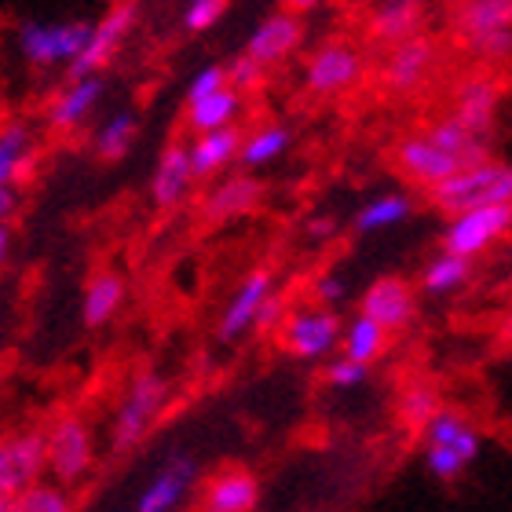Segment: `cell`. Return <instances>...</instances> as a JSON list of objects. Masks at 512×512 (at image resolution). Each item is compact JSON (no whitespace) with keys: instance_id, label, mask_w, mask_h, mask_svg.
Segmentation results:
<instances>
[{"instance_id":"d4e9b609","label":"cell","mask_w":512,"mask_h":512,"mask_svg":"<svg viewBox=\"0 0 512 512\" xmlns=\"http://www.w3.org/2000/svg\"><path fill=\"white\" fill-rule=\"evenodd\" d=\"M454 26H458V41L512 30V0H469L454 8Z\"/></svg>"},{"instance_id":"83f0119b","label":"cell","mask_w":512,"mask_h":512,"mask_svg":"<svg viewBox=\"0 0 512 512\" xmlns=\"http://www.w3.org/2000/svg\"><path fill=\"white\" fill-rule=\"evenodd\" d=\"M399 421H403L410 432H425L428 421L443 410V395H439V388L432 381H410L399 392Z\"/></svg>"},{"instance_id":"74e56055","label":"cell","mask_w":512,"mask_h":512,"mask_svg":"<svg viewBox=\"0 0 512 512\" xmlns=\"http://www.w3.org/2000/svg\"><path fill=\"white\" fill-rule=\"evenodd\" d=\"M227 88V70L224 66H205V70H198L191 81V88H187V107L191 103H202V99L216 96V92H224Z\"/></svg>"},{"instance_id":"d6986e66","label":"cell","mask_w":512,"mask_h":512,"mask_svg":"<svg viewBox=\"0 0 512 512\" xmlns=\"http://www.w3.org/2000/svg\"><path fill=\"white\" fill-rule=\"evenodd\" d=\"M264 202V183L256 176H227L216 187H209L202 198V216L209 224H227L238 216H249L256 205Z\"/></svg>"},{"instance_id":"4dcf8cb0","label":"cell","mask_w":512,"mask_h":512,"mask_svg":"<svg viewBox=\"0 0 512 512\" xmlns=\"http://www.w3.org/2000/svg\"><path fill=\"white\" fill-rule=\"evenodd\" d=\"M293 143V132L286 125H260L256 132H249L242 139V150H238V161L246 169H264L271 161H278Z\"/></svg>"},{"instance_id":"ba28073f","label":"cell","mask_w":512,"mask_h":512,"mask_svg":"<svg viewBox=\"0 0 512 512\" xmlns=\"http://www.w3.org/2000/svg\"><path fill=\"white\" fill-rule=\"evenodd\" d=\"M502 96H505V88L494 74H469L454 85V92H450V107L443 110V114H450L461 128H469L472 136L494 139Z\"/></svg>"},{"instance_id":"52a82bcc","label":"cell","mask_w":512,"mask_h":512,"mask_svg":"<svg viewBox=\"0 0 512 512\" xmlns=\"http://www.w3.org/2000/svg\"><path fill=\"white\" fill-rule=\"evenodd\" d=\"M44 472H48L44 432L22 428L0 439V498L4 502H19L22 494L41 483Z\"/></svg>"},{"instance_id":"5b68a950","label":"cell","mask_w":512,"mask_h":512,"mask_svg":"<svg viewBox=\"0 0 512 512\" xmlns=\"http://www.w3.org/2000/svg\"><path fill=\"white\" fill-rule=\"evenodd\" d=\"M341 319L337 311L319 308V304H300V308H289L286 322L278 326V344L282 352H289L293 359H308V363H319L341 344Z\"/></svg>"},{"instance_id":"ab89813d","label":"cell","mask_w":512,"mask_h":512,"mask_svg":"<svg viewBox=\"0 0 512 512\" xmlns=\"http://www.w3.org/2000/svg\"><path fill=\"white\" fill-rule=\"evenodd\" d=\"M311 293H315V300H319V308L333 311V304H341V300L348 297V282H344L337 271H319L315 282H311Z\"/></svg>"},{"instance_id":"e575fe53","label":"cell","mask_w":512,"mask_h":512,"mask_svg":"<svg viewBox=\"0 0 512 512\" xmlns=\"http://www.w3.org/2000/svg\"><path fill=\"white\" fill-rule=\"evenodd\" d=\"M458 44L469 48V52L487 66H502L512 59V30L483 33V37H472V41H458Z\"/></svg>"},{"instance_id":"7bdbcfd3","label":"cell","mask_w":512,"mask_h":512,"mask_svg":"<svg viewBox=\"0 0 512 512\" xmlns=\"http://www.w3.org/2000/svg\"><path fill=\"white\" fill-rule=\"evenodd\" d=\"M8 249H11V231L8 227H0V267H4V260H8Z\"/></svg>"},{"instance_id":"30bf717a","label":"cell","mask_w":512,"mask_h":512,"mask_svg":"<svg viewBox=\"0 0 512 512\" xmlns=\"http://www.w3.org/2000/svg\"><path fill=\"white\" fill-rule=\"evenodd\" d=\"M436 66H439V44L432 37H425V33H417L410 41L388 48L381 66V81L388 92L410 96V92H417V88H425L432 81Z\"/></svg>"},{"instance_id":"7a4b0ae2","label":"cell","mask_w":512,"mask_h":512,"mask_svg":"<svg viewBox=\"0 0 512 512\" xmlns=\"http://www.w3.org/2000/svg\"><path fill=\"white\" fill-rule=\"evenodd\" d=\"M169 403V381L158 370H139L125 388V399L118 403L114 425H110V447L114 454L136 450L150 436V428L158 425L161 410Z\"/></svg>"},{"instance_id":"6da1fadb","label":"cell","mask_w":512,"mask_h":512,"mask_svg":"<svg viewBox=\"0 0 512 512\" xmlns=\"http://www.w3.org/2000/svg\"><path fill=\"white\" fill-rule=\"evenodd\" d=\"M428 205L443 216H461L472 209H512V165L480 161L428 191Z\"/></svg>"},{"instance_id":"9c48e42d","label":"cell","mask_w":512,"mask_h":512,"mask_svg":"<svg viewBox=\"0 0 512 512\" xmlns=\"http://www.w3.org/2000/svg\"><path fill=\"white\" fill-rule=\"evenodd\" d=\"M359 315L381 326L388 337L403 333L417 319V289L403 275H381L363 289L359 297Z\"/></svg>"},{"instance_id":"8992f818","label":"cell","mask_w":512,"mask_h":512,"mask_svg":"<svg viewBox=\"0 0 512 512\" xmlns=\"http://www.w3.org/2000/svg\"><path fill=\"white\" fill-rule=\"evenodd\" d=\"M92 22L70 19V22H41L26 19L15 33L22 59L30 66H70L88 44Z\"/></svg>"},{"instance_id":"4fadbf2b","label":"cell","mask_w":512,"mask_h":512,"mask_svg":"<svg viewBox=\"0 0 512 512\" xmlns=\"http://www.w3.org/2000/svg\"><path fill=\"white\" fill-rule=\"evenodd\" d=\"M395 169L428 194L432 187L447 183L450 176L465 172V165H461L454 154H447L443 147H436V143L417 128V132L399 139V147H395Z\"/></svg>"},{"instance_id":"4316f807","label":"cell","mask_w":512,"mask_h":512,"mask_svg":"<svg viewBox=\"0 0 512 512\" xmlns=\"http://www.w3.org/2000/svg\"><path fill=\"white\" fill-rule=\"evenodd\" d=\"M341 348H344L341 359L370 370L384 355V348H388V333H384L381 326H374L370 319H363V315H355L341 330Z\"/></svg>"},{"instance_id":"ee69618b","label":"cell","mask_w":512,"mask_h":512,"mask_svg":"<svg viewBox=\"0 0 512 512\" xmlns=\"http://www.w3.org/2000/svg\"><path fill=\"white\" fill-rule=\"evenodd\" d=\"M0 512H15V502H4V498H0Z\"/></svg>"},{"instance_id":"603a6c76","label":"cell","mask_w":512,"mask_h":512,"mask_svg":"<svg viewBox=\"0 0 512 512\" xmlns=\"http://www.w3.org/2000/svg\"><path fill=\"white\" fill-rule=\"evenodd\" d=\"M242 139H246V132H242L238 125L220 128V132H205V136H194L191 143H187L194 183L209 180V176H216V172H224L231 161H238Z\"/></svg>"},{"instance_id":"9a60e30c","label":"cell","mask_w":512,"mask_h":512,"mask_svg":"<svg viewBox=\"0 0 512 512\" xmlns=\"http://www.w3.org/2000/svg\"><path fill=\"white\" fill-rule=\"evenodd\" d=\"M275 293V275L267 271V267H256V271H249L246 278H242V286L231 293V300H227L224 315H220V322H216V337L224 344L238 341V337H246L249 330L256 326V315H260V308H264V300Z\"/></svg>"},{"instance_id":"cb8c5ba5","label":"cell","mask_w":512,"mask_h":512,"mask_svg":"<svg viewBox=\"0 0 512 512\" xmlns=\"http://www.w3.org/2000/svg\"><path fill=\"white\" fill-rule=\"evenodd\" d=\"M125 304V278L118 271H99L92 282L85 286V300H81V319L88 330L107 326Z\"/></svg>"},{"instance_id":"ac0fdd59","label":"cell","mask_w":512,"mask_h":512,"mask_svg":"<svg viewBox=\"0 0 512 512\" xmlns=\"http://www.w3.org/2000/svg\"><path fill=\"white\" fill-rule=\"evenodd\" d=\"M194 187V172H191V154H187V143L176 139L161 150L158 165L150 172V202L158 209H176V205L187 202V194Z\"/></svg>"},{"instance_id":"ffe728a7","label":"cell","mask_w":512,"mask_h":512,"mask_svg":"<svg viewBox=\"0 0 512 512\" xmlns=\"http://www.w3.org/2000/svg\"><path fill=\"white\" fill-rule=\"evenodd\" d=\"M421 439H425V450H447L461 465H472V461L480 458V443H483L469 417L461 414V410H450V406H443V410L428 421Z\"/></svg>"},{"instance_id":"8fae6325","label":"cell","mask_w":512,"mask_h":512,"mask_svg":"<svg viewBox=\"0 0 512 512\" xmlns=\"http://www.w3.org/2000/svg\"><path fill=\"white\" fill-rule=\"evenodd\" d=\"M509 231L512 209H472V213L450 216L447 227H443V253L476 260L483 249H491Z\"/></svg>"},{"instance_id":"3957f363","label":"cell","mask_w":512,"mask_h":512,"mask_svg":"<svg viewBox=\"0 0 512 512\" xmlns=\"http://www.w3.org/2000/svg\"><path fill=\"white\" fill-rule=\"evenodd\" d=\"M366 77V55L363 48L348 37H330L326 44H319L315 52L308 55L304 63V88L311 96H341V92H352L359 81Z\"/></svg>"},{"instance_id":"7402d4cb","label":"cell","mask_w":512,"mask_h":512,"mask_svg":"<svg viewBox=\"0 0 512 512\" xmlns=\"http://www.w3.org/2000/svg\"><path fill=\"white\" fill-rule=\"evenodd\" d=\"M99 99H103V77L66 81V88H59V96L48 103V125L55 132H74L77 125H85Z\"/></svg>"},{"instance_id":"277c9868","label":"cell","mask_w":512,"mask_h":512,"mask_svg":"<svg viewBox=\"0 0 512 512\" xmlns=\"http://www.w3.org/2000/svg\"><path fill=\"white\" fill-rule=\"evenodd\" d=\"M44 450H48V472L55 476V487H74L96 465V439L85 417L66 414L44 432Z\"/></svg>"},{"instance_id":"d590c367","label":"cell","mask_w":512,"mask_h":512,"mask_svg":"<svg viewBox=\"0 0 512 512\" xmlns=\"http://www.w3.org/2000/svg\"><path fill=\"white\" fill-rule=\"evenodd\" d=\"M224 70H227V88H231V92H238V96H249V92H256V88L264 85V77H267L264 66L253 63L246 52L235 55Z\"/></svg>"},{"instance_id":"f1b7e54d","label":"cell","mask_w":512,"mask_h":512,"mask_svg":"<svg viewBox=\"0 0 512 512\" xmlns=\"http://www.w3.org/2000/svg\"><path fill=\"white\" fill-rule=\"evenodd\" d=\"M414 213V202L406 194H377L374 202H366L359 213H355V231L359 235H374V231H388V227H399L410 220Z\"/></svg>"},{"instance_id":"f35d334b","label":"cell","mask_w":512,"mask_h":512,"mask_svg":"<svg viewBox=\"0 0 512 512\" xmlns=\"http://www.w3.org/2000/svg\"><path fill=\"white\" fill-rule=\"evenodd\" d=\"M366 377H370V370H366V366L348 363V359H333V363H326V384H330V388H337V392L363 388Z\"/></svg>"},{"instance_id":"d6a6232c","label":"cell","mask_w":512,"mask_h":512,"mask_svg":"<svg viewBox=\"0 0 512 512\" xmlns=\"http://www.w3.org/2000/svg\"><path fill=\"white\" fill-rule=\"evenodd\" d=\"M472 278V260H461V256H450L439 249L432 260L421 271V289L432 293V297H447L454 289H461Z\"/></svg>"},{"instance_id":"7c38bea8","label":"cell","mask_w":512,"mask_h":512,"mask_svg":"<svg viewBox=\"0 0 512 512\" xmlns=\"http://www.w3.org/2000/svg\"><path fill=\"white\" fill-rule=\"evenodd\" d=\"M136 26V4H118L110 8L99 22H92V33H88V44L81 48L74 63L66 66L70 81H81V77H99V70L118 55V48L125 44V37Z\"/></svg>"},{"instance_id":"5bb4252c","label":"cell","mask_w":512,"mask_h":512,"mask_svg":"<svg viewBox=\"0 0 512 512\" xmlns=\"http://www.w3.org/2000/svg\"><path fill=\"white\" fill-rule=\"evenodd\" d=\"M304 37H308L304 15H297V11H271V15H264V19L256 22V30L249 33L246 55L267 70V66L282 63V59H289V55L297 52L300 44H304Z\"/></svg>"},{"instance_id":"f546056e","label":"cell","mask_w":512,"mask_h":512,"mask_svg":"<svg viewBox=\"0 0 512 512\" xmlns=\"http://www.w3.org/2000/svg\"><path fill=\"white\" fill-rule=\"evenodd\" d=\"M33 136L22 121L0 128V194H15V180H19L22 165L30 158Z\"/></svg>"},{"instance_id":"836d02e7","label":"cell","mask_w":512,"mask_h":512,"mask_svg":"<svg viewBox=\"0 0 512 512\" xmlns=\"http://www.w3.org/2000/svg\"><path fill=\"white\" fill-rule=\"evenodd\" d=\"M15 512H74V502H70V494L63 487H55V483H37L33 491H26L15 502Z\"/></svg>"},{"instance_id":"8d00e7d4","label":"cell","mask_w":512,"mask_h":512,"mask_svg":"<svg viewBox=\"0 0 512 512\" xmlns=\"http://www.w3.org/2000/svg\"><path fill=\"white\" fill-rule=\"evenodd\" d=\"M224 11H227L224 0H191V4L183 8V30H191V33L213 30L216 22L224 19Z\"/></svg>"},{"instance_id":"484cf974","label":"cell","mask_w":512,"mask_h":512,"mask_svg":"<svg viewBox=\"0 0 512 512\" xmlns=\"http://www.w3.org/2000/svg\"><path fill=\"white\" fill-rule=\"evenodd\" d=\"M242 114V96L224 88L216 96L202 99V103H191L187 107V128L194 136H205V132H220V128H231Z\"/></svg>"},{"instance_id":"b9f144b4","label":"cell","mask_w":512,"mask_h":512,"mask_svg":"<svg viewBox=\"0 0 512 512\" xmlns=\"http://www.w3.org/2000/svg\"><path fill=\"white\" fill-rule=\"evenodd\" d=\"M308 235L311 238H319V242H326V238H333L337 235V220H333V216H311L308 220Z\"/></svg>"},{"instance_id":"1f68e13d","label":"cell","mask_w":512,"mask_h":512,"mask_svg":"<svg viewBox=\"0 0 512 512\" xmlns=\"http://www.w3.org/2000/svg\"><path fill=\"white\" fill-rule=\"evenodd\" d=\"M136 132H139V121L132 110H118V114H110L103 125L96 128V136H92V147L103 161H121L132 150L136 143Z\"/></svg>"},{"instance_id":"2e32d148","label":"cell","mask_w":512,"mask_h":512,"mask_svg":"<svg viewBox=\"0 0 512 512\" xmlns=\"http://www.w3.org/2000/svg\"><path fill=\"white\" fill-rule=\"evenodd\" d=\"M194 480H198V461H194L191 454H172V458L154 472V480L143 487L136 512H176L183 498L191 494Z\"/></svg>"},{"instance_id":"60d3db41","label":"cell","mask_w":512,"mask_h":512,"mask_svg":"<svg viewBox=\"0 0 512 512\" xmlns=\"http://www.w3.org/2000/svg\"><path fill=\"white\" fill-rule=\"evenodd\" d=\"M289 308H293V304H289V297L275 289V293H271V297L264 300L260 315H256V330H260V333H278V326L286 322Z\"/></svg>"},{"instance_id":"e0dca14e","label":"cell","mask_w":512,"mask_h":512,"mask_svg":"<svg viewBox=\"0 0 512 512\" xmlns=\"http://www.w3.org/2000/svg\"><path fill=\"white\" fill-rule=\"evenodd\" d=\"M260 502V480L242 465L216 469L202 487V512H253Z\"/></svg>"},{"instance_id":"44dd1931","label":"cell","mask_w":512,"mask_h":512,"mask_svg":"<svg viewBox=\"0 0 512 512\" xmlns=\"http://www.w3.org/2000/svg\"><path fill=\"white\" fill-rule=\"evenodd\" d=\"M421 22H425V8L417 0H388V4H377L366 15V41L381 44V48H395V44L417 37Z\"/></svg>"}]
</instances>
